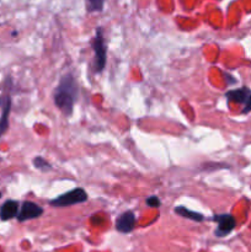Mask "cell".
<instances>
[{
	"instance_id": "cell-2",
	"label": "cell",
	"mask_w": 251,
	"mask_h": 252,
	"mask_svg": "<svg viewBox=\"0 0 251 252\" xmlns=\"http://www.w3.org/2000/svg\"><path fill=\"white\" fill-rule=\"evenodd\" d=\"M103 31L101 27H98L96 30L95 37H94L93 41V49L95 57H94V69H95L96 73H101L103 70V68L106 66V61H107V49H106L105 39H103Z\"/></svg>"
},
{
	"instance_id": "cell-13",
	"label": "cell",
	"mask_w": 251,
	"mask_h": 252,
	"mask_svg": "<svg viewBox=\"0 0 251 252\" xmlns=\"http://www.w3.org/2000/svg\"><path fill=\"white\" fill-rule=\"evenodd\" d=\"M147 204L152 208H159L161 202H160V198L157 196H150L147 198Z\"/></svg>"
},
{
	"instance_id": "cell-8",
	"label": "cell",
	"mask_w": 251,
	"mask_h": 252,
	"mask_svg": "<svg viewBox=\"0 0 251 252\" xmlns=\"http://www.w3.org/2000/svg\"><path fill=\"white\" fill-rule=\"evenodd\" d=\"M251 95V90L246 86H243V88L239 89H234V90L228 91L225 94L226 100L230 101V102L234 103H240V105H245L248 98L250 97Z\"/></svg>"
},
{
	"instance_id": "cell-11",
	"label": "cell",
	"mask_w": 251,
	"mask_h": 252,
	"mask_svg": "<svg viewBox=\"0 0 251 252\" xmlns=\"http://www.w3.org/2000/svg\"><path fill=\"white\" fill-rule=\"evenodd\" d=\"M105 0H86V7L89 12L102 11Z\"/></svg>"
},
{
	"instance_id": "cell-7",
	"label": "cell",
	"mask_w": 251,
	"mask_h": 252,
	"mask_svg": "<svg viewBox=\"0 0 251 252\" xmlns=\"http://www.w3.org/2000/svg\"><path fill=\"white\" fill-rule=\"evenodd\" d=\"M0 105L2 107L1 117H0V137H1L9 128V116L10 112H11V97L9 95L5 96L2 100H0Z\"/></svg>"
},
{
	"instance_id": "cell-3",
	"label": "cell",
	"mask_w": 251,
	"mask_h": 252,
	"mask_svg": "<svg viewBox=\"0 0 251 252\" xmlns=\"http://www.w3.org/2000/svg\"><path fill=\"white\" fill-rule=\"evenodd\" d=\"M88 201V193L83 189H74L71 191L61 194L57 198L52 199L51 206L53 207H70L74 204L84 203Z\"/></svg>"
},
{
	"instance_id": "cell-4",
	"label": "cell",
	"mask_w": 251,
	"mask_h": 252,
	"mask_svg": "<svg viewBox=\"0 0 251 252\" xmlns=\"http://www.w3.org/2000/svg\"><path fill=\"white\" fill-rule=\"evenodd\" d=\"M213 220L217 221L216 235L217 236H226L234 230L236 225V220L231 214H217L213 217Z\"/></svg>"
},
{
	"instance_id": "cell-6",
	"label": "cell",
	"mask_w": 251,
	"mask_h": 252,
	"mask_svg": "<svg viewBox=\"0 0 251 252\" xmlns=\"http://www.w3.org/2000/svg\"><path fill=\"white\" fill-rule=\"evenodd\" d=\"M135 225V214L132 211L125 212V213L121 214L120 217L116 220V229H117L120 233L127 234L134 229Z\"/></svg>"
},
{
	"instance_id": "cell-1",
	"label": "cell",
	"mask_w": 251,
	"mask_h": 252,
	"mask_svg": "<svg viewBox=\"0 0 251 252\" xmlns=\"http://www.w3.org/2000/svg\"><path fill=\"white\" fill-rule=\"evenodd\" d=\"M54 105L61 110L64 116L73 113L74 105L78 98V85L71 74H66L59 81L54 91Z\"/></svg>"
},
{
	"instance_id": "cell-15",
	"label": "cell",
	"mask_w": 251,
	"mask_h": 252,
	"mask_svg": "<svg viewBox=\"0 0 251 252\" xmlns=\"http://www.w3.org/2000/svg\"><path fill=\"white\" fill-rule=\"evenodd\" d=\"M0 198H1V192H0Z\"/></svg>"
},
{
	"instance_id": "cell-10",
	"label": "cell",
	"mask_w": 251,
	"mask_h": 252,
	"mask_svg": "<svg viewBox=\"0 0 251 252\" xmlns=\"http://www.w3.org/2000/svg\"><path fill=\"white\" fill-rule=\"evenodd\" d=\"M174 212L177 214V216L184 217V218H186V219H191V220H194V221H198V223L204 219V217L202 216L201 213H197V212L191 211V209L186 208V207H184V206L175 207Z\"/></svg>"
},
{
	"instance_id": "cell-9",
	"label": "cell",
	"mask_w": 251,
	"mask_h": 252,
	"mask_svg": "<svg viewBox=\"0 0 251 252\" xmlns=\"http://www.w3.org/2000/svg\"><path fill=\"white\" fill-rule=\"evenodd\" d=\"M17 214H19V202L14 201V199L4 202L0 208V219L4 221L15 218L17 217Z\"/></svg>"
},
{
	"instance_id": "cell-12",
	"label": "cell",
	"mask_w": 251,
	"mask_h": 252,
	"mask_svg": "<svg viewBox=\"0 0 251 252\" xmlns=\"http://www.w3.org/2000/svg\"><path fill=\"white\" fill-rule=\"evenodd\" d=\"M33 166L36 167V169L41 170V171H49V170H52V165L49 164L46 159H43L42 157L34 158Z\"/></svg>"
},
{
	"instance_id": "cell-5",
	"label": "cell",
	"mask_w": 251,
	"mask_h": 252,
	"mask_svg": "<svg viewBox=\"0 0 251 252\" xmlns=\"http://www.w3.org/2000/svg\"><path fill=\"white\" fill-rule=\"evenodd\" d=\"M43 214V208L38 204L33 203V202L26 201L22 203L21 208H20L19 214H17V220L19 221H26L31 220V219H36Z\"/></svg>"
},
{
	"instance_id": "cell-14",
	"label": "cell",
	"mask_w": 251,
	"mask_h": 252,
	"mask_svg": "<svg viewBox=\"0 0 251 252\" xmlns=\"http://www.w3.org/2000/svg\"><path fill=\"white\" fill-rule=\"evenodd\" d=\"M249 112H251V95H250V97L248 98V101H246L245 106H244V110H243L244 115H246V113H249Z\"/></svg>"
}]
</instances>
